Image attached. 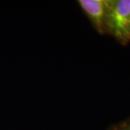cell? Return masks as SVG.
Returning a JSON list of instances; mask_svg holds the SVG:
<instances>
[{
    "mask_svg": "<svg viewBox=\"0 0 130 130\" xmlns=\"http://www.w3.org/2000/svg\"><path fill=\"white\" fill-rule=\"evenodd\" d=\"M106 33L122 45L130 43V0H109Z\"/></svg>",
    "mask_w": 130,
    "mask_h": 130,
    "instance_id": "cell-1",
    "label": "cell"
},
{
    "mask_svg": "<svg viewBox=\"0 0 130 130\" xmlns=\"http://www.w3.org/2000/svg\"><path fill=\"white\" fill-rule=\"evenodd\" d=\"M78 4L95 30L100 34H105L109 0H79Z\"/></svg>",
    "mask_w": 130,
    "mask_h": 130,
    "instance_id": "cell-2",
    "label": "cell"
},
{
    "mask_svg": "<svg viewBox=\"0 0 130 130\" xmlns=\"http://www.w3.org/2000/svg\"><path fill=\"white\" fill-rule=\"evenodd\" d=\"M107 130H130V117L112 124Z\"/></svg>",
    "mask_w": 130,
    "mask_h": 130,
    "instance_id": "cell-3",
    "label": "cell"
}]
</instances>
